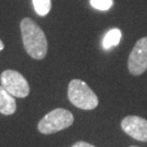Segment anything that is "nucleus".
Returning <instances> with one entry per match:
<instances>
[{"instance_id": "obj_1", "label": "nucleus", "mask_w": 147, "mask_h": 147, "mask_svg": "<svg viewBox=\"0 0 147 147\" xmlns=\"http://www.w3.org/2000/svg\"><path fill=\"white\" fill-rule=\"evenodd\" d=\"M21 32L24 48L32 58L40 60L46 57L48 50L47 38L39 25L30 18H24L21 22Z\"/></svg>"}, {"instance_id": "obj_2", "label": "nucleus", "mask_w": 147, "mask_h": 147, "mask_svg": "<svg viewBox=\"0 0 147 147\" xmlns=\"http://www.w3.org/2000/svg\"><path fill=\"white\" fill-rule=\"evenodd\" d=\"M69 100L83 110H93L98 106V97L82 80H72L69 83Z\"/></svg>"}, {"instance_id": "obj_3", "label": "nucleus", "mask_w": 147, "mask_h": 147, "mask_svg": "<svg viewBox=\"0 0 147 147\" xmlns=\"http://www.w3.org/2000/svg\"><path fill=\"white\" fill-rule=\"evenodd\" d=\"M73 115L70 111L57 108L50 111L38 123V131L42 134H53L72 125Z\"/></svg>"}, {"instance_id": "obj_4", "label": "nucleus", "mask_w": 147, "mask_h": 147, "mask_svg": "<svg viewBox=\"0 0 147 147\" xmlns=\"http://www.w3.org/2000/svg\"><path fill=\"white\" fill-rule=\"evenodd\" d=\"M1 86L14 97L24 98L30 94V85L26 79L14 70H5L1 76Z\"/></svg>"}, {"instance_id": "obj_5", "label": "nucleus", "mask_w": 147, "mask_h": 147, "mask_svg": "<svg viewBox=\"0 0 147 147\" xmlns=\"http://www.w3.org/2000/svg\"><path fill=\"white\" fill-rule=\"evenodd\" d=\"M127 68L133 75L143 74L147 70V37L137 40L129 56Z\"/></svg>"}, {"instance_id": "obj_6", "label": "nucleus", "mask_w": 147, "mask_h": 147, "mask_svg": "<svg viewBox=\"0 0 147 147\" xmlns=\"http://www.w3.org/2000/svg\"><path fill=\"white\" fill-rule=\"evenodd\" d=\"M121 127L127 135L141 142H147V120L136 116H127L121 122Z\"/></svg>"}, {"instance_id": "obj_7", "label": "nucleus", "mask_w": 147, "mask_h": 147, "mask_svg": "<svg viewBox=\"0 0 147 147\" xmlns=\"http://www.w3.org/2000/svg\"><path fill=\"white\" fill-rule=\"evenodd\" d=\"M16 110V101L14 96L8 93L0 85V113L5 116H11Z\"/></svg>"}, {"instance_id": "obj_8", "label": "nucleus", "mask_w": 147, "mask_h": 147, "mask_svg": "<svg viewBox=\"0 0 147 147\" xmlns=\"http://www.w3.org/2000/svg\"><path fill=\"white\" fill-rule=\"evenodd\" d=\"M122 37V33L119 28H112L106 33L102 39V47L105 50H109L115 46H118Z\"/></svg>"}, {"instance_id": "obj_9", "label": "nucleus", "mask_w": 147, "mask_h": 147, "mask_svg": "<svg viewBox=\"0 0 147 147\" xmlns=\"http://www.w3.org/2000/svg\"><path fill=\"white\" fill-rule=\"evenodd\" d=\"M34 9L40 16H47L51 9V0H32Z\"/></svg>"}, {"instance_id": "obj_10", "label": "nucleus", "mask_w": 147, "mask_h": 147, "mask_svg": "<svg viewBox=\"0 0 147 147\" xmlns=\"http://www.w3.org/2000/svg\"><path fill=\"white\" fill-rule=\"evenodd\" d=\"M90 5L100 11H107L109 10L112 5H113V0H89Z\"/></svg>"}, {"instance_id": "obj_11", "label": "nucleus", "mask_w": 147, "mask_h": 147, "mask_svg": "<svg viewBox=\"0 0 147 147\" xmlns=\"http://www.w3.org/2000/svg\"><path fill=\"white\" fill-rule=\"evenodd\" d=\"M72 147H95L94 145H92V144H89V143H86V142H78L75 143Z\"/></svg>"}, {"instance_id": "obj_12", "label": "nucleus", "mask_w": 147, "mask_h": 147, "mask_svg": "<svg viewBox=\"0 0 147 147\" xmlns=\"http://www.w3.org/2000/svg\"><path fill=\"white\" fill-rule=\"evenodd\" d=\"M3 48H5V45H3L2 40L0 39V51H1V50H3Z\"/></svg>"}, {"instance_id": "obj_13", "label": "nucleus", "mask_w": 147, "mask_h": 147, "mask_svg": "<svg viewBox=\"0 0 147 147\" xmlns=\"http://www.w3.org/2000/svg\"><path fill=\"white\" fill-rule=\"evenodd\" d=\"M130 147H137V146H130Z\"/></svg>"}]
</instances>
